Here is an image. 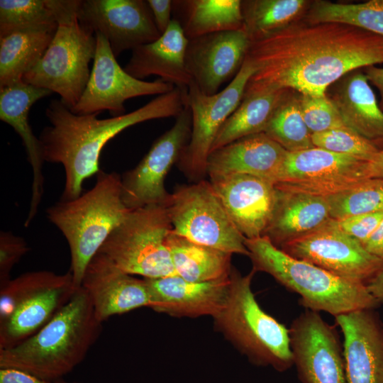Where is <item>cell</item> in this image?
Segmentation results:
<instances>
[{
    "instance_id": "cell-11",
    "label": "cell",
    "mask_w": 383,
    "mask_h": 383,
    "mask_svg": "<svg viewBox=\"0 0 383 383\" xmlns=\"http://www.w3.org/2000/svg\"><path fill=\"white\" fill-rule=\"evenodd\" d=\"M255 72L252 62L246 58L235 77L221 91L209 95L192 81L187 89L191 111L189 141L178 160L179 168L198 182L206 174V162L213 142L226 120L240 103L245 87Z\"/></svg>"
},
{
    "instance_id": "cell-38",
    "label": "cell",
    "mask_w": 383,
    "mask_h": 383,
    "mask_svg": "<svg viewBox=\"0 0 383 383\" xmlns=\"http://www.w3.org/2000/svg\"><path fill=\"white\" fill-rule=\"evenodd\" d=\"M299 106L304 121L311 134L348 128L338 109L326 94H301Z\"/></svg>"
},
{
    "instance_id": "cell-34",
    "label": "cell",
    "mask_w": 383,
    "mask_h": 383,
    "mask_svg": "<svg viewBox=\"0 0 383 383\" xmlns=\"http://www.w3.org/2000/svg\"><path fill=\"white\" fill-rule=\"evenodd\" d=\"M304 21L311 23L348 24L383 37V0L357 4L315 1L306 13Z\"/></svg>"
},
{
    "instance_id": "cell-30",
    "label": "cell",
    "mask_w": 383,
    "mask_h": 383,
    "mask_svg": "<svg viewBox=\"0 0 383 383\" xmlns=\"http://www.w3.org/2000/svg\"><path fill=\"white\" fill-rule=\"evenodd\" d=\"M166 245L177 275L191 282L227 278L232 270V254L192 242L172 232Z\"/></svg>"
},
{
    "instance_id": "cell-25",
    "label": "cell",
    "mask_w": 383,
    "mask_h": 383,
    "mask_svg": "<svg viewBox=\"0 0 383 383\" xmlns=\"http://www.w3.org/2000/svg\"><path fill=\"white\" fill-rule=\"evenodd\" d=\"M188 43L181 25L172 18L157 40L132 50L123 69L138 79L155 75L174 87L187 89L192 81L185 63Z\"/></svg>"
},
{
    "instance_id": "cell-23",
    "label": "cell",
    "mask_w": 383,
    "mask_h": 383,
    "mask_svg": "<svg viewBox=\"0 0 383 383\" xmlns=\"http://www.w3.org/2000/svg\"><path fill=\"white\" fill-rule=\"evenodd\" d=\"M52 92L23 81L0 89V119L11 126L21 137L28 160L32 168L31 199L28 217V226L38 213L43 192L45 177L44 158L40 141L34 135L28 121L29 110L37 101Z\"/></svg>"
},
{
    "instance_id": "cell-43",
    "label": "cell",
    "mask_w": 383,
    "mask_h": 383,
    "mask_svg": "<svg viewBox=\"0 0 383 383\" xmlns=\"http://www.w3.org/2000/svg\"><path fill=\"white\" fill-rule=\"evenodd\" d=\"M362 245L368 252L383 260V220Z\"/></svg>"
},
{
    "instance_id": "cell-22",
    "label": "cell",
    "mask_w": 383,
    "mask_h": 383,
    "mask_svg": "<svg viewBox=\"0 0 383 383\" xmlns=\"http://www.w3.org/2000/svg\"><path fill=\"white\" fill-rule=\"evenodd\" d=\"M150 308L174 317L214 316L223 306L230 276L217 280L191 282L178 275L148 279Z\"/></svg>"
},
{
    "instance_id": "cell-1",
    "label": "cell",
    "mask_w": 383,
    "mask_h": 383,
    "mask_svg": "<svg viewBox=\"0 0 383 383\" xmlns=\"http://www.w3.org/2000/svg\"><path fill=\"white\" fill-rule=\"evenodd\" d=\"M247 57L255 72L245 91L294 89L323 96L350 72L383 63V37L348 24L297 21L251 40Z\"/></svg>"
},
{
    "instance_id": "cell-35",
    "label": "cell",
    "mask_w": 383,
    "mask_h": 383,
    "mask_svg": "<svg viewBox=\"0 0 383 383\" xmlns=\"http://www.w3.org/2000/svg\"><path fill=\"white\" fill-rule=\"evenodd\" d=\"M287 91L270 119L264 133L288 152L314 148L299 106V96Z\"/></svg>"
},
{
    "instance_id": "cell-29",
    "label": "cell",
    "mask_w": 383,
    "mask_h": 383,
    "mask_svg": "<svg viewBox=\"0 0 383 383\" xmlns=\"http://www.w3.org/2000/svg\"><path fill=\"white\" fill-rule=\"evenodd\" d=\"M172 13L189 40L244 28L240 0L172 1Z\"/></svg>"
},
{
    "instance_id": "cell-4",
    "label": "cell",
    "mask_w": 383,
    "mask_h": 383,
    "mask_svg": "<svg viewBox=\"0 0 383 383\" xmlns=\"http://www.w3.org/2000/svg\"><path fill=\"white\" fill-rule=\"evenodd\" d=\"M252 270L271 275L287 289L299 295L308 310L337 316L379 304L366 284L333 274L315 265L296 259L274 245L265 235L245 238Z\"/></svg>"
},
{
    "instance_id": "cell-3",
    "label": "cell",
    "mask_w": 383,
    "mask_h": 383,
    "mask_svg": "<svg viewBox=\"0 0 383 383\" xmlns=\"http://www.w3.org/2000/svg\"><path fill=\"white\" fill-rule=\"evenodd\" d=\"M90 297L81 286L40 330L14 347L0 350V368H13L49 381L70 372L101 331Z\"/></svg>"
},
{
    "instance_id": "cell-26",
    "label": "cell",
    "mask_w": 383,
    "mask_h": 383,
    "mask_svg": "<svg viewBox=\"0 0 383 383\" xmlns=\"http://www.w3.org/2000/svg\"><path fill=\"white\" fill-rule=\"evenodd\" d=\"M275 187L274 208L264 235L277 248L316 231L332 219L326 197Z\"/></svg>"
},
{
    "instance_id": "cell-20",
    "label": "cell",
    "mask_w": 383,
    "mask_h": 383,
    "mask_svg": "<svg viewBox=\"0 0 383 383\" xmlns=\"http://www.w3.org/2000/svg\"><path fill=\"white\" fill-rule=\"evenodd\" d=\"M81 286L89 296L95 315L101 323L113 316L150 306L145 279L123 272L99 252L87 267Z\"/></svg>"
},
{
    "instance_id": "cell-33",
    "label": "cell",
    "mask_w": 383,
    "mask_h": 383,
    "mask_svg": "<svg viewBox=\"0 0 383 383\" xmlns=\"http://www.w3.org/2000/svg\"><path fill=\"white\" fill-rule=\"evenodd\" d=\"M308 2L305 0L241 1L244 29L250 41L297 21Z\"/></svg>"
},
{
    "instance_id": "cell-15",
    "label": "cell",
    "mask_w": 383,
    "mask_h": 383,
    "mask_svg": "<svg viewBox=\"0 0 383 383\" xmlns=\"http://www.w3.org/2000/svg\"><path fill=\"white\" fill-rule=\"evenodd\" d=\"M289 330L293 365L302 383H347L337 331L319 312L306 309Z\"/></svg>"
},
{
    "instance_id": "cell-24",
    "label": "cell",
    "mask_w": 383,
    "mask_h": 383,
    "mask_svg": "<svg viewBox=\"0 0 383 383\" xmlns=\"http://www.w3.org/2000/svg\"><path fill=\"white\" fill-rule=\"evenodd\" d=\"M287 153L265 133L250 135L211 151L206 174H245L276 184Z\"/></svg>"
},
{
    "instance_id": "cell-16",
    "label": "cell",
    "mask_w": 383,
    "mask_h": 383,
    "mask_svg": "<svg viewBox=\"0 0 383 383\" xmlns=\"http://www.w3.org/2000/svg\"><path fill=\"white\" fill-rule=\"evenodd\" d=\"M280 249L333 274L365 284L383 269V260L329 222L313 233L283 245Z\"/></svg>"
},
{
    "instance_id": "cell-6",
    "label": "cell",
    "mask_w": 383,
    "mask_h": 383,
    "mask_svg": "<svg viewBox=\"0 0 383 383\" xmlns=\"http://www.w3.org/2000/svg\"><path fill=\"white\" fill-rule=\"evenodd\" d=\"M255 271L242 275L233 267L226 301L213 316L221 332L249 361L284 372L293 365L289 330L267 313L251 289Z\"/></svg>"
},
{
    "instance_id": "cell-39",
    "label": "cell",
    "mask_w": 383,
    "mask_h": 383,
    "mask_svg": "<svg viewBox=\"0 0 383 383\" xmlns=\"http://www.w3.org/2000/svg\"><path fill=\"white\" fill-rule=\"evenodd\" d=\"M30 250L26 240L10 231L0 233V287L11 280V272Z\"/></svg>"
},
{
    "instance_id": "cell-31",
    "label": "cell",
    "mask_w": 383,
    "mask_h": 383,
    "mask_svg": "<svg viewBox=\"0 0 383 383\" xmlns=\"http://www.w3.org/2000/svg\"><path fill=\"white\" fill-rule=\"evenodd\" d=\"M287 91L262 89L245 91L240 103L221 128L211 152L240 138L264 133Z\"/></svg>"
},
{
    "instance_id": "cell-2",
    "label": "cell",
    "mask_w": 383,
    "mask_h": 383,
    "mask_svg": "<svg viewBox=\"0 0 383 383\" xmlns=\"http://www.w3.org/2000/svg\"><path fill=\"white\" fill-rule=\"evenodd\" d=\"M187 106V89L175 87L140 108L118 116L98 118L99 113L76 114L60 99L45 110L50 126L40 134L45 162L60 163L65 172L62 201L80 196L85 179L100 170L106 144L123 130L147 121L177 117Z\"/></svg>"
},
{
    "instance_id": "cell-44",
    "label": "cell",
    "mask_w": 383,
    "mask_h": 383,
    "mask_svg": "<svg viewBox=\"0 0 383 383\" xmlns=\"http://www.w3.org/2000/svg\"><path fill=\"white\" fill-rule=\"evenodd\" d=\"M364 73L368 82H371L379 90L381 96L379 106L383 111V67L375 65L368 66L365 68Z\"/></svg>"
},
{
    "instance_id": "cell-13",
    "label": "cell",
    "mask_w": 383,
    "mask_h": 383,
    "mask_svg": "<svg viewBox=\"0 0 383 383\" xmlns=\"http://www.w3.org/2000/svg\"><path fill=\"white\" fill-rule=\"evenodd\" d=\"M96 47L89 81L77 104L70 110L76 114L100 113L108 111L112 116L125 114L128 99L161 95L175 87L158 78L152 82L136 79L116 60L107 39L95 33Z\"/></svg>"
},
{
    "instance_id": "cell-9",
    "label": "cell",
    "mask_w": 383,
    "mask_h": 383,
    "mask_svg": "<svg viewBox=\"0 0 383 383\" xmlns=\"http://www.w3.org/2000/svg\"><path fill=\"white\" fill-rule=\"evenodd\" d=\"M96 47L95 33L76 15L58 23L44 55L22 81L57 94L71 109L89 81V63L94 58Z\"/></svg>"
},
{
    "instance_id": "cell-32",
    "label": "cell",
    "mask_w": 383,
    "mask_h": 383,
    "mask_svg": "<svg viewBox=\"0 0 383 383\" xmlns=\"http://www.w3.org/2000/svg\"><path fill=\"white\" fill-rule=\"evenodd\" d=\"M80 0H1L0 37L14 30L58 24L77 15Z\"/></svg>"
},
{
    "instance_id": "cell-41",
    "label": "cell",
    "mask_w": 383,
    "mask_h": 383,
    "mask_svg": "<svg viewBox=\"0 0 383 383\" xmlns=\"http://www.w3.org/2000/svg\"><path fill=\"white\" fill-rule=\"evenodd\" d=\"M155 23L161 35L167 29L172 19V1L148 0Z\"/></svg>"
},
{
    "instance_id": "cell-21",
    "label": "cell",
    "mask_w": 383,
    "mask_h": 383,
    "mask_svg": "<svg viewBox=\"0 0 383 383\" xmlns=\"http://www.w3.org/2000/svg\"><path fill=\"white\" fill-rule=\"evenodd\" d=\"M343 335L347 383H383V324L373 309L335 316Z\"/></svg>"
},
{
    "instance_id": "cell-7",
    "label": "cell",
    "mask_w": 383,
    "mask_h": 383,
    "mask_svg": "<svg viewBox=\"0 0 383 383\" xmlns=\"http://www.w3.org/2000/svg\"><path fill=\"white\" fill-rule=\"evenodd\" d=\"M70 271L29 272L0 287V350L26 340L45 325L76 289Z\"/></svg>"
},
{
    "instance_id": "cell-5",
    "label": "cell",
    "mask_w": 383,
    "mask_h": 383,
    "mask_svg": "<svg viewBox=\"0 0 383 383\" xmlns=\"http://www.w3.org/2000/svg\"><path fill=\"white\" fill-rule=\"evenodd\" d=\"M131 211L122 199L121 175L102 171L96 174L91 189L48 209V218L62 233L69 245V271L77 287H81L91 259Z\"/></svg>"
},
{
    "instance_id": "cell-14",
    "label": "cell",
    "mask_w": 383,
    "mask_h": 383,
    "mask_svg": "<svg viewBox=\"0 0 383 383\" xmlns=\"http://www.w3.org/2000/svg\"><path fill=\"white\" fill-rule=\"evenodd\" d=\"M367 162L316 147L288 152L275 186L326 197L367 179Z\"/></svg>"
},
{
    "instance_id": "cell-28",
    "label": "cell",
    "mask_w": 383,
    "mask_h": 383,
    "mask_svg": "<svg viewBox=\"0 0 383 383\" xmlns=\"http://www.w3.org/2000/svg\"><path fill=\"white\" fill-rule=\"evenodd\" d=\"M57 26L27 28L0 37V89L22 82L44 55Z\"/></svg>"
},
{
    "instance_id": "cell-19",
    "label": "cell",
    "mask_w": 383,
    "mask_h": 383,
    "mask_svg": "<svg viewBox=\"0 0 383 383\" xmlns=\"http://www.w3.org/2000/svg\"><path fill=\"white\" fill-rule=\"evenodd\" d=\"M233 223L248 239L263 236L272 216L275 184L245 174L209 177Z\"/></svg>"
},
{
    "instance_id": "cell-42",
    "label": "cell",
    "mask_w": 383,
    "mask_h": 383,
    "mask_svg": "<svg viewBox=\"0 0 383 383\" xmlns=\"http://www.w3.org/2000/svg\"><path fill=\"white\" fill-rule=\"evenodd\" d=\"M0 383H52L23 370L0 368Z\"/></svg>"
},
{
    "instance_id": "cell-12",
    "label": "cell",
    "mask_w": 383,
    "mask_h": 383,
    "mask_svg": "<svg viewBox=\"0 0 383 383\" xmlns=\"http://www.w3.org/2000/svg\"><path fill=\"white\" fill-rule=\"evenodd\" d=\"M191 129L187 104L174 124L153 143L138 165L121 176V196L127 208L166 206L170 194L165 187V177L188 144Z\"/></svg>"
},
{
    "instance_id": "cell-27",
    "label": "cell",
    "mask_w": 383,
    "mask_h": 383,
    "mask_svg": "<svg viewBox=\"0 0 383 383\" xmlns=\"http://www.w3.org/2000/svg\"><path fill=\"white\" fill-rule=\"evenodd\" d=\"M330 99L348 128L375 145L383 141V111L363 72L341 78Z\"/></svg>"
},
{
    "instance_id": "cell-10",
    "label": "cell",
    "mask_w": 383,
    "mask_h": 383,
    "mask_svg": "<svg viewBox=\"0 0 383 383\" xmlns=\"http://www.w3.org/2000/svg\"><path fill=\"white\" fill-rule=\"evenodd\" d=\"M172 232L192 242L248 256L238 230L209 181L177 187L165 206Z\"/></svg>"
},
{
    "instance_id": "cell-45",
    "label": "cell",
    "mask_w": 383,
    "mask_h": 383,
    "mask_svg": "<svg viewBox=\"0 0 383 383\" xmlns=\"http://www.w3.org/2000/svg\"><path fill=\"white\" fill-rule=\"evenodd\" d=\"M365 172L367 178L383 179V149L379 150V151L367 162Z\"/></svg>"
},
{
    "instance_id": "cell-47",
    "label": "cell",
    "mask_w": 383,
    "mask_h": 383,
    "mask_svg": "<svg viewBox=\"0 0 383 383\" xmlns=\"http://www.w3.org/2000/svg\"><path fill=\"white\" fill-rule=\"evenodd\" d=\"M55 383H70V382H67L58 379V380L55 381Z\"/></svg>"
},
{
    "instance_id": "cell-40",
    "label": "cell",
    "mask_w": 383,
    "mask_h": 383,
    "mask_svg": "<svg viewBox=\"0 0 383 383\" xmlns=\"http://www.w3.org/2000/svg\"><path fill=\"white\" fill-rule=\"evenodd\" d=\"M383 220V211L331 219L329 224L362 244Z\"/></svg>"
},
{
    "instance_id": "cell-36",
    "label": "cell",
    "mask_w": 383,
    "mask_h": 383,
    "mask_svg": "<svg viewBox=\"0 0 383 383\" xmlns=\"http://www.w3.org/2000/svg\"><path fill=\"white\" fill-rule=\"evenodd\" d=\"M326 199L332 219L383 211V179L367 178Z\"/></svg>"
},
{
    "instance_id": "cell-37",
    "label": "cell",
    "mask_w": 383,
    "mask_h": 383,
    "mask_svg": "<svg viewBox=\"0 0 383 383\" xmlns=\"http://www.w3.org/2000/svg\"><path fill=\"white\" fill-rule=\"evenodd\" d=\"M311 140L316 148L355 156L367 161L379 150L374 143L348 128L313 133Z\"/></svg>"
},
{
    "instance_id": "cell-46",
    "label": "cell",
    "mask_w": 383,
    "mask_h": 383,
    "mask_svg": "<svg viewBox=\"0 0 383 383\" xmlns=\"http://www.w3.org/2000/svg\"><path fill=\"white\" fill-rule=\"evenodd\" d=\"M371 295L380 304L383 303V269L377 272L367 284Z\"/></svg>"
},
{
    "instance_id": "cell-17",
    "label": "cell",
    "mask_w": 383,
    "mask_h": 383,
    "mask_svg": "<svg viewBox=\"0 0 383 383\" xmlns=\"http://www.w3.org/2000/svg\"><path fill=\"white\" fill-rule=\"evenodd\" d=\"M77 16L94 33L107 39L116 57L161 36L144 0H80Z\"/></svg>"
},
{
    "instance_id": "cell-8",
    "label": "cell",
    "mask_w": 383,
    "mask_h": 383,
    "mask_svg": "<svg viewBox=\"0 0 383 383\" xmlns=\"http://www.w3.org/2000/svg\"><path fill=\"white\" fill-rule=\"evenodd\" d=\"M172 230L165 206L133 209L110 234L99 252L131 275L148 279L177 275L166 245Z\"/></svg>"
},
{
    "instance_id": "cell-18",
    "label": "cell",
    "mask_w": 383,
    "mask_h": 383,
    "mask_svg": "<svg viewBox=\"0 0 383 383\" xmlns=\"http://www.w3.org/2000/svg\"><path fill=\"white\" fill-rule=\"evenodd\" d=\"M250 45L244 28L189 40L185 63L192 81L206 94L218 93L221 86L240 70Z\"/></svg>"
}]
</instances>
